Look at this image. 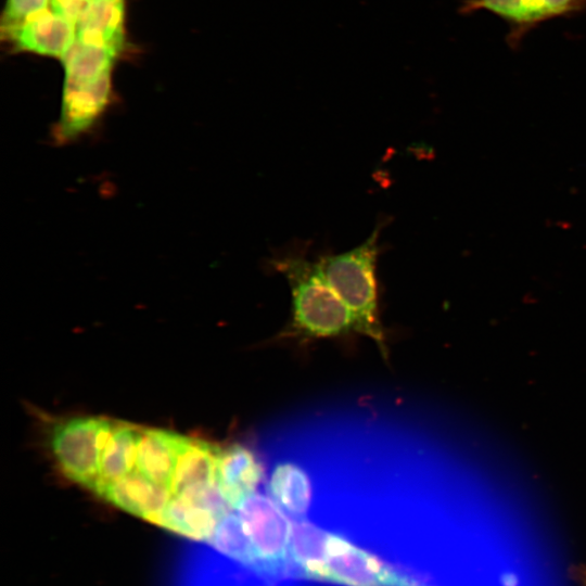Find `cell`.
Listing matches in <instances>:
<instances>
[{
  "instance_id": "cell-1",
  "label": "cell",
  "mask_w": 586,
  "mask_h": 586,
  "mask_svg": "<svg viewBox=\"0 0 586 586\" xmlns=\"http://www.w3.org/2000/svg\"><path fill=\"white\" fill-rule=\"evenodd\" d=\"M269 268L288 282L292 297V330L305 337H328L357 331L354 316L306 250L294 246L275 253Z\"/></svg>"
},
{
  "instance_id": "cell-2",
  "label": "cell",
  "mask_w": 586,
  "mask_h": 586,
  "mask_svg": "<svg viewBox=\"0 0 586 586\" xmlns=\"http://www.w3.org/2000/svg\"><path fill=\"white\" fill-rule=\"evenodd\" d=\"M384 225L383 220L378 222L370 235L357 246L317 258L324 278L352 311L357 332L373 340L382 352L385 344L379 317L377 264Z\"/></svg>"
},
{
  "instance_id": "cell-3",
  "label": "cell",
  "mask_w": 586,
  "mask_h": 586,
  "mask_svg": "<svg viewBox=\"0 0 586 586\" xmlns=\"http://www.w3.org/2000/svg\"><path fill=\"white\" fill-rule=\"evenodd\" d=\"M310 579L345 586H429L348 539L329 532L323 558Z\"/></svg>"
},
{
  "instance_id": "cell-4",
  "label": "cell",
  "mask_w": 586,
  "mask_h": 586,
  "mask_svg": "<svg viewBox=\"0 0 586 586\" xmlns=\"http://www.w3.org/2000/svg\"><path fill=\"white\" fill-rule=\"evenodd\" d=\"M243 522L265 577L288 576L292 522L270 498L254 493L234 510Z\"/></svg>"
},
{
  "instance_id": "cell-5",
  "label": "cell",
  "mask_w": 586,
  "mask_h": 586,
  "mask_svg": "<svg viewBox=\"0 0 586 586\" xmlns=\"http://www.w3.org/2000/svg\"><path fill=\"white\" fill-rule=\"evenodd\" d=\"M113 421L104 418L78 417L54 426L52 450L62 472L90 489L99 474L102 447Z\"/></svg>"
},
{
  "instance_id": "cell-6",
  "label": "cell",
  "mask_w": 586,
  "mask_h": 586,
  "mask_svg": "<svg viewBox=\"0 0 586 586\" xmlns=\"http://www.w3.org/2000/svg\"><path fill=\"white\" fill-rule=\"evenodd\" d=\"M460 12L486 10L508 25L507 43L515 49L522 39L542 23L571 17L586 10V0H462Z\"/></svg>"
},
{
  "instance_id": "cell-7",
  "label": "cell",
  "mask_w": 586,
  "mask_h": 586,
  "mask_svg": "<svg viewBox=\"0 0 586 586\" xmlns=\"http://www.w3.org/2000/svg\"><path fill=\"white\" fill-rule=\"evenodd\" d=\"M75 21L53 5L2 36L15 50L63 60L75 41Z\"/></svg>"
},
{
  "instance_id": "cell-8",
  "label": "cell",
  "mask_w": 586,
  "mask_h": 586,
  "mask_svg": "<svg viewBox=\"0 0 586 586\" xmlns=\"http://www.w3.org/2000/svg\"><path fill=\"white\" fill-rule=\"evenodd\" d=\"M189 440L177 433L142 428L135 470L171 494L177 461Z\"/></svg>"
},
{
  "instance_id": "cell-9",
  "label": "cell",
  "mask_w": 586,
  "mask_h": 586,
  "mask_svg": "<svg viewBox=\"0 0 586 586\" xmlns=\"http://www.w3.org/2000/svg\"><path fill=\"white\" fill-rule=\"evenodd\" d=\"M263 469L255 455L245 446L231 445L221 449L217 464V485L232 510L256 493Z\"/></svg>"
},
{
  "instance_id": "cell-10",
  "label": "cell",
  "mask_w": 586,
  "mask_h": 586,
  "mask_svg": "<svg viewBox=\"0 0 586 586\" xmlns=\"http://www.w3.org/2000/svg\"><path fill=\"white\" fill-rule=\"evenodd\" d=\"M106 501L156 524L171 499L170 492L133 470L100 494Z\"/></svg>"
},
{
  "instance_id": "cell-11",
  "label": "cell",
  "mask_w": 586,
  "mask_h": 586,
  "mask_svg": "<svg viewBox=\"0 0 586 586\" xmlns=\"http://www.w3.org/2000/svg\"><path fill=\"white\" fill-rule=\"evenodd\" d=\"M124 0H89L75 21V39L119 53L124 44Z\"/></svg>"
},
{
  "instance_id": "cell-12",
  "label": "cell",
  "mask_w": 586,
  "mask_h": 586,
  "mask_svg": "<svg viewBox=\"0 0 586 586\" xmlns=\"http://www.w3.org/2000/svg\"><path fill=\"white\" fill-rule=\"evenodd\" d=\"M142 428L113 421L100 454L98 480L92 488L99 496L105 487L135 470Z\"/></svg>"
},
{
  "instance_id": "cell-13",
  "label": "cell",
  "mask_w": 586,
  "mask_h": 586,
  "mask_svg": "<svg viewBox=\"0 0 586 586\" xmlns=\"http://www.w3.org/2000/svg\"><path fill=\"white\" fill-rule=\"evenodd\" d=\"M220 451L214 444L190 438L177 461L171 498L216 484Z\"/></svg>"
},
{
  "instance_id": "cell-14",
  "label": "cell",
  "mask_w": 586,
  "mask_h": 586,
  "mask_svg": "<svg viewBox=\"0 0 586 586\" xmlns=\"http://www.w3.org/2000/svg\"><path fill=\"white\" fill-rule=\"evenodd\" d=\"M267 491L270 498L295 519H303L311 502L313 487L309 476L293 462H281L273 468Z\"/></svg>"
},
{
  "instance_id": "cell-15",
  "label": "cell",
  "mask_w": 586,
  "mask_h": 586,
  "mask_svg": "<svg viewBox=\"0 0 586 586\" xmlns=\"http://www.w3.org/2000/svg\"><path fill=\"white\" fill-rule=\"evenodd\" d=\"M117 55L118 53L112 49L82 43L75 39L62 60L65 67L64 84H89L112 74Z\"/></svg>"
},
{
  "instance_id": "cell-16",
  "label": "cell",
  "mask_w": 586,
  "mask_h": 586,
  "mask_svg": "<svg viewBox=\"0 0 586 586\" xmlns=\"http://www.w3.org/2000/svg\"><path fill=\"white\" fill-rule=\"evenodd\" d=\"M207 545L251 571L258 573V560L255 549L242 520L234 510L221 519Z\"/></svg>"
},
{
  "instance_id": "cell-17",
  "label": "cell",
  "mask_w": 586,
  "mask_h": 586,
  "mask_svg": "<svg viewBox=\"0 0 586 586\" xmlns=\"http://www.w3.org/2000/svg\"><path fill=\"white\" fill-rule=\"evenodd\" d=\"M52 7V0H8L1 18L2 36Z\"/></svg>"
},
{
  "instance_id": "cell-18",
  "label": "cell",
  "mask_w": 586,
  "mask_h": 586,
  "mask_svg": "<svg viewBox=\"0 0 586 586\" xmlns=\"http://www.w3.org/2000/svg\"><path fill=\"white\" fill-rule=\"evenodd\" d=\"M89 0H52V5L76 21L79 12Z\"/></svg>"
}]
</instances>
